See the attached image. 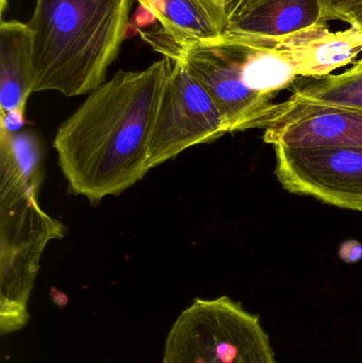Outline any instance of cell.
Masks as SVG:
<instances>
[{
    "mask_svg": "<svg viewBox=\"0 0 362 363\" xmlns=\"http://www.w3.org/2000/svg\"><path fill=\"white\" fill-rule=\"evenodd\" d=\"M1 121H0V129L8 133H17L21 131V128L25 125V111L14 110L6 114L0 115Z\"/></svg>",
    "mask_w": 362,
    "mask_h": 363,
    "instance_id": "e0dca14e",
    "label": "cell"
},
{
    "mask_svg": "<svg viewBox=\"0 0 362 363\" xmlns=\"http://www.w3.org/2000/svg\"><path fill=\"white\" fill-rule=\"evenodd\" d=\"M339 256L348 264L359 262L362 259V245L358 240L351 239L344 241L339 250Z\"/></svg>",
    "mask_w": 362,
    "mask_h": 363,
    "instance_id": "d6986e66",
    "label": "cell"
},
{
    "mask_svg": "<svg viewBox=\"0 0 362 363\" xmlns=\"http://www.w3.org/2000/svg\"><path fill=\"white\" fill-rule=\"evenodd\" d=\"M324 23L321 0H261L230 21L227 32L276 38Z\"/></svg>",
    "mask_w": 362,
    "mask_h": 363,
    "instance_id": "7c38bea8",
    "label": "cell"
},
{
    "mask_svg": "<svg viewBox=\"0 0 362 363\" xmlns=\"http://www.w3.org/2000/svg\"><path fill=\"white\" fill-rule=\"evenodd\" d=\"M40 136L32 130L8 133L0 130V204L38 194L43 183Z\"/></svg>",
    "mask_w": 362,
    "mask_h": 363,
    "instance_id": "4fadbf2b",
    "label": "cell"
},
{
    "mask_svg": "<svg viewBox=\"0 0 362 363\" xmlns=\"http://www.w3.org/2000/svg\"><path fill=\"white\" fill-rule=\"evenodd\" d=\"M32 91V33L28 23L0 25V115L26 110Z\"/></svg>",
    "mask_w": 362,
    "mask_h": 363,
    "instance_id": "5bb4252c",
    "label": "cell"
},
{
    "mask_svg": "<svg viewBox=\"0 0 362 363\" xmlns=\"http://www.w3.org/2000/svg\"><path fill=\"white\" fill-rule=\"evenodd\" d=\"M323 18L329 21H346V17L362 4V0H321Z\"/></svg>",
    "mask_w": 362,
    "mask_h": 363,
    "instance_id": "2e32d148",
    "label": "cell"
},
{
    "mask_svg": "<svg viewBox=\"0 0 362 363\" xmlns=\"http://www.w3.org/2000/svg\"><path fill=\"white\" fill-rule=\"evenodd\" d=\"M259 1L261 0H223L227 23H229L238 15L242 14V12L248 10Z\"/></svg>",
    "mask_w": 362,
    "mask_h": 363,
    "instance_id": "ac0fdd59",
    "label": "cell"
},
{
    "mask_svg": "<svg viewBox=\"0 0 362 363\" xmlns=\"http://www.w3.org/2000/svg\"><path fill=\"white\" fill-rule=\"evenodd\" d=\"M346 23H350L352 27L357 28V29L362 31V4L359 6L354 12L351 13L346 17Z\"/></svg>",
    "mask_w": 362,
    "mask_h": 363,
    "instance_id": "ffe728a7",
    "label": "cell"
},
{
    "mask_svg": "<svg viewBox=\"0 0 362 363\" xmlns=\"http://www.w3.org/2000/svg\"><path fill=\"white\" fill-rule=\"evenodd\" d=\"M210 42L231 66L238 80L253 93L276 97L299 77L278 38L227 32Z\"/></svg>",
    "mask_w": 362,
    "mask_h": 363,
    "instance_id": "30bf717a",
    "label": "cell"
},
{
    "mask_svg": "<svg viewBox=\"0 0 362 363\" xmlns=\"http://www.w3.org/2000/svg\"><path fill=\"white\" fill-rule=\"evenodd\" d=\"M167 57L140 72H118L91 91L57 130L55 151L70 191L97 204L148 174L149 142Z\"/></svg>",
    "mask_w": 362,
    "mask_h": 363,
    "instance_id": "6da1fadb",
    "label": "cell"
},
{
    "mask_svg": "<svg viewBox=\"0 0 362 363\" xmlns=\"http://www.w3.org/2000/svg\"><path fill=\"white\" fill-rule=\"evenodd\" d=\"M131 0H36L32 91L66 97L101 86L127 33Z\"/></svg>",
    "mask_w": 362,
    "mask_h": 363,
    "instance_id": "7a4b0ae2",
    "label": "cell"
},
{
    "mask_svg": "<svg viewBox=\"0 0 362 363\" xmlns=\"http://www.w3.org/2000/svg\"><path fill=\"white\" fill-rule=\"evenodd\" d=\"M285 190L362 213V146H274Z\"/></svg>",
    "mask_w": 362,
    "mask_h": 363,
    "instance_id": "8992f818",
    "label": "cell"
},
{
    "mask_svg": "<svg viewBox=\"0 0 362 363\" xmlns=\"http://www.w3.org/2000/svg\"><path fill=\"white\" fill-rule=\"evenodd\" d=\"M227 133L225 119L205 87L182 62L171 61L149 142L150 169L186 149L215 142Z\"/></svg>",
    "mask_w": 362,
    "mask_h": 363,
    "instance_id": "5b68a950",
    "label": "cell"
},
{
    "mask_svg": "<svg viewBox=\"0 0 362 363\" xmlns=\"http://www.w3.org/2000/svg\"><path fill=\"white\" fill-rule=\"evenodd\" d=\"M163 363H278L261 317L229 296L196 298L172 324Z\"/></svg>",
    "mask_w": 362,
    "mask_h": 363,
    "instance_id": "3957f363",
    "label": "cell"
},
{
    "mask_svg": "<svg viewBox=\"0 0 362 363\" xmlns=\"http://www.w3.org/2000/svg\"><path fill=\"white\" fill-rule=\"evenodd\" d=\"M66 228L43 211L38 194L0 204V330H23L29 321L28 303L50 241L62 239Z\"/></svg>",
    "mask_w": 362,
    "mask_h": 363,
    "instance_id": "277c9868",
    "label": "cell"
},
{
    "mask_svg": "<svg viewBox=\"0 0 362 363\" xmlns=\"http://www.w3.org/2000/svg\"><path fill=\"white\" fill-rule=\"evenodd\" d=\"M140 10L157 25L140 35L157 52L170 61H179L185 52L227 33L223 0H136Z\"/></svg>",
    "mask_w": 362,
    "mask_h": 363,
    "instance_id": "ba28073f",
    "label": "cell"
},
{
    "mask_svg": "<svg viewBox=\"0 0 362 363\" xmlns=\"http://www.w3.org/2000/svg\"><path fill=\"white\" fill-rule=\"evenodd\" d=\"M291 97L310 104L362 108V57L342 74L315 79L299 87Z\"/></svg>",
    "mask_w": 362,
    "mask_h": 363,
    "instance_id": "9a60e30c",
    "label": "cell"
},
{
    "mask_svg": "<svg viewBox=\"0 0 362 363\" xmlns=\"http://www.w3.org/2000/svg\"><path fill=\"white\" fill-rule=\"evenodd\" d=\"M299 77L319 79L353 63L362 51V31L351 26L332 32L327 23L278 38Z\"/></svg>",
    "mask_w": 362,
    "mask_h": 363,
    "instance_id": "8fae6325",
    "label": "cell"
},
{
    "mask_svg": "<svg viewBox=\"0 0 362 363\" xmlns=\"http://www.w3.org/2000/svg\"><path fill=\"white\" fill-rule=\"evenodd\" d=\"M179 61L212 96L229 133L266 129L278 114L274 97L249 91L212 43L193 47Z\"/></svg>",
    "mask_w": 362,
    "mask_h": 363,
    "instance_id": "52a82bcc",
    "label": "cell"
},
{
    "mask_svg": "<svg viewBox=\"0 0 362 363\" xmlns=\"http://www.w3.org/2000/svg\"><path fill=\"white\" fill-rule=\"evenodd\" d=\"M285 147L362 146V108L310 104L290 97L264 132Z\"/></svg>",
    "mask_w": 362,
    "mask_h": 363,
    "instance_id": "9c48e42d",
    "label": "cell"
}]
</instances>
